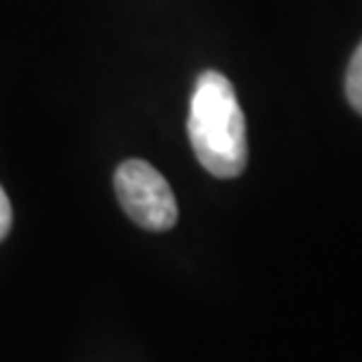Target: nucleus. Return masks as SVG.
Segmentation results:
<instances>
[{
  "instance_id": "obj_4",
  "label": "nucleus",
  "mask_w": 362,
  "mask_h": 362,
  "mask_svg": "<svg viewBox=\"0 0 362 362\" xmlns=\"http://www.w3.org/2000/svg\"><path fill=\"white\" fill-rule=\"evenodd\" d=\"M12 227V206H10V199H7L5 189L0 187V241L7 236Z\"/></svg>"
},
{
  "instance_id": "obj_1",
  "label": "nucleus",
  "mask_w": 362,
  "mask_h": 362,
  "mask_svg": "<svg viewBox=\"0 0 362 362\" xmlns=\"http://www.w3.org/2000/svg\"><path fill=\"white\" fill-rule=\"evenodd\" d=\"M187 134L199 164L211 175L229 180L243 173L248 164L245 117L232 82L222 73L199 75L189 103Z\"/></svg>"
},
{
  "instance_id": "obj_2",
  "label": "nucleus",
  "mask_w": 362,
  "mask_h": 362,
  "mask_svg": "<svg viewBox=\"0 0 362 362\" xmlns=\"http://www.w3.org/2000/svg\"><path fill=\"white\" fill-rule=\"evenodd\" d=\"M115 192L124 213L148 232H168L178 222V204L155 166L129 159L115 171Z\"/></svg>"
},
{
  "instance_id": "obj_3",
  "label": "nucleus",
  "mask_w": 362,
  "mask_h": 362,
  "mask_svg": "<svg viewBox=\"0 0 362 362\" xmlns=\"http://www.w3.org/2000/svg\"><path fill=\"white\" fill-rule=\"evenodd\" d=\"M346 96L349 103L353 105V110L362 115V45L353 54L349 73H346Z\"/></svg>"
}]
</instances>
